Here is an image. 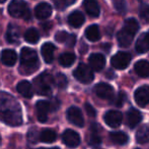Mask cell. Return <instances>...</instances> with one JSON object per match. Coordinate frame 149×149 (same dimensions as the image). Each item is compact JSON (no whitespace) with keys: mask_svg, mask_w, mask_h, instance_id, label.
<instances>
[{"mask_svg":"<svg viewBox=\"0 0 149 149\" xmlns=\"http://www.w3.org/2000/svg\"><path fill=\"white\" fill-rule=\"evenodd\" d=\"M0 121L12 127L22 124V112L18 101L6 92H0Z\"/></svg>","mask_w":149,"mask_h":149,"instance_id":"6da1fadb","label":"cell"},{"mask_svg":"<svg viewBox=\"0 0 149 149\" xmlns=\"http://www.w3.org/2000/svg\"><path fill=\"white\" fill-rule=\"evenodd\" d=\"M40 68V61L38 54L35 50L24 47L20 52L19 72L22 75H31Z\"/></svg>","mask_w":149,"mask_h":149,"instance_id":"7a4b0ae2","label":"cell"},{"mask_svg":"<svg viewBox=\"0 0 149 149\" xmlns=\"http://www.w3.org/2000/svg\"><path fill=\"white\" fill-rule=\"evenodd\" d=\"M55 84V80L48 73H43L33 80V87L38 94L48 96L52 93V87Z\"/></svg>","mask_w":149,"mask_h":149,"instance_id":"3957f363","label":"cell"},{"mask_svg":"<svg viewBox=\"0 0 149 149\" xmlns=\"http://www.w3.org/2000/svg\"><path fill=\"white\" fill-rule=\"evenodd\" d=\"M8 12L13 18H22L24 20H30L31 11L28 4L20 0H14L8 5Z\"/></svg>","mask_w":149,"mask_h":149,"instance_id":"277c9868","label":"cell"},{"mask_svg":"<svg viewBox=\"0 0 149 149\" xmlns=\"http://www.w3.org/2000/svg\"><path fill=\"white\" fill-rule=\"evenodd\" d=\"M73 75H74L75 79L83 84H89L93 80V72H92L91 68L84 64H79L75 68Z\"/></svg>","mask_w":149,"mask_h":149,"instance_id":"5b68a950","label":"cell"},{"mask_svg":"<svg viewBox=\"0 0 149 149\" xmlns=\"http://www.w3.org/2000/svg\"><path fill=\"white\" fill-rule=\"evenodd\" d=\"M131 61V55L127 52H118L111 59V64L117 70H124L129 66Z\"/></svg>","mask_w":149,"mask_h":149,"instance_id":"8992f818","label":"cell"},{"mask_svg":"<svg viewBox=\"0 0 149 149\" xmlns=\"http://www.w3.org/2000/svg\"><path fill=\"white\" fill-rule=\"evenodd\" d=\"M67 119L71 124L77 126V127H83L84 126V119L81 110L76 106H71L67 110Z\"/></svg>","mask_w":149,"mask_h":149,"instance_id":"52a82bcc","label":"cell"},{"mask_svg":"<svg viewBox=\"0 0 149 149\" xmlns=\"http://www.w3.org/2000/svg\"><path fill=\"white\" fill-rule=\"evenodd\" d=\"M95 94L102 99L111 100L114 97V89L111 85L107 83H100L94 88Z\"/></svg>","mask_w":149,"mask_h":149,"instance_id":"ba28073f","label":"cell"},{"mask_svg":"<svg viewBox=\"0 0 149 149\" xmlns=\"http://www.w3.org/2000/svg\"><path fill=\"white\" fill-rule=\"evenodd\" d=\"M62 140L64 142L65 145H67L68 147L74 148L80 144V137L79 135L73 130H66L62 135Z\"/></svg>","mask_w":149,"mask_h":149,"instance_id":"9c48e42d","label":"cell"},{"mask_svg":"<svg viewBox=\"0 0 149 149\" xmlns=\"http://www.w3.org/2000/svg\"><path fill=\"white\" fill-rule=\"evenodd\" d=\"M135 101L138 105L146 106L149 104V86H142L135 92Z\"/></svg>","mask_w":149,"mask_h":149,"instance_id":"30bf717a","label":"cell"},{"mask_svg":"<svg viewBox=\"0 0 149 149\" xmlns=\"http://www.w3.org/2000/svg\"><path fill=\"white\" fill-rule=\"evenodd\" d=\"M104 119L107 125L110 126L111 128H117L122 124L123 117H122L121 112H117V110H110V112H106Z\"/></svg>","mask_w":149,"mask_h":149,"instance_id":"8fae6325","label":"cell"},{"mask_svg":"<svg viewBox=\"0 0 149 149\" xmlns=\"http://www.w3.org/2000/svg\"><path fill=\"white\" fill-rule=\"evenodd\" d=\"M37 112H38V119L41 123H45L48 119V112H51L50 107V102L46 100H40L37 102Z\"/></svg>","mask_w":149,"mask_h":149,"instance_id":"7c38bea8","label":"cell"},{"mask_svg":"<svg viewBox=\"0 0 149 149\" xmlns=\"http://www.w3.org/2000/svg\"><path fill=\"white\" fill-rule=\"evenodd\" d=\"M35 14L39 20H47L52 14L51 5L46 3V2H42V3L38 4L35 8Z\"/></svg>","mask_w":149,"mask_h":149,"instance_id":"4fadbf2b","label":"cell"},{"mask_svg":"<svg viewBox=\"0 0 149 149\" xmlns=\"http://www.w3.org/2000/svg\"><path fill=\"white\" fill-rule=\"evenodd\" d=\"M89 66L94 71H102L106 66V58L102 54L93 53L89 56Z\"/></svg>","mask_w":149,"mask_h":149,"instance_id":"5bb4252c","label":"cell"},{"mask_svg":"<svg viewBox=\"0 0 149 149\" xmlns=\"http://www.w3.org/2000/svg\"><path fill=\"white\" fill-rule=\"evenodd\" d=\"M17 59V55H16L15 51L12 49H4L1 52V61L3 62L5 66H12L16 62Z\"/></svg>","mask_w":149,"mask_h":149,"instance_id":"9a60e30c","label":"cell"},{"mask_svg":"<svg viewBox=\"0 0 149 149\" xmlns=\"http://www.w3.org/2000/svg\"><path fill=\"white\" fill-rule=\"evenodd\" d=\"M56 47L52 43H45L41 48V53L47 64H51L54 59V52Z\"/></svg>","mask_w":149,"mask_h":149,"instance_id":"2e32d148","label":"cell"},{"mask_svg":"<svg viewBox=\"0 0 149 149\" xmlns=\"http://www.w3.org/2000/svg\"><path fill=\"white\" fill-rule=\"evenodd\" d=\"M136 51L138 53H145L149 51V31L139 37L136 42Z\"/></svg>","mask_w":149,"mask_h":149,"instance_id":"e0dca14e","label":"cell"},{"mask_svg":"<svg viewBox=\"0 0 149 149\" xmlns=\"http://www.w3.org/2000/svg\"><path fill=\"white\" fill-rule=\"evenodd\" d=\"M16 89H17L18 93L22 94V95L26 98H31L33 95V86H31V84L28 81H20L19 83L17 84V86H16Z\"/></svg>","mask_w":149,"mask_h":149,"instance_id":"ac0fdd59","label":"cell"},{"mask_svg":"<svg viewBox=\"0 0 149 149\" xmlns=\"http://www.w3.org/2000/svg\"><path fill=\"white\" fill-rule=\"evenodd\" d=\"M20 37V30L16 25L10 24L8 26L7 32H6V40L9 43H17L18 39Z\"/></svg>","mask_w":149,"mask_h":149,"instance_id":"d6986e66","label":"cell"},{"mask_svg":"<svg viewBox=\"0 0 149 149\" xmlns=\"http://www.w3.org/2000/svg\"><path fill=\"white\" fill-rule=\"evenodd\" d=\"M142 114L135 108L130 109L127 113V125L130 128H134L141 121Z\"/></svg>","mask_w":149,"mask_h":149,"instance_id":"ffe728a7","label":"cell"},{"mask_svg":"<svg viewBox=\"0 0 149 149\" xmlns=\"http://www.w3.org/2000/svg\"><path fill=\"white\" fill-rule=\"evenodd\" d=\"M85 20V18L80 11H73L72 13L69 14L68 23L73 28H80Z\"/></svg>","mask_w":149,"mask_h":149,"instance_id":"44dd1931","label":"cell"},{"mask_svg":"<svg viewBox=\"0 0 149 149\" xmlns=\"http://www.w3.org/2000/svg\"><path fill=\"white\" fill-rule=\"evenodd\" d=\"M135 72L139 77L147 78L149 77V62L147 60H139L135 64Z\"/></svg>","mask_w":149,"mask_h":149,"instance_id":"7402d4cb","label":"cell"},{"mask_svg":"<svg viewBox=\"0 0 149 149\" xmlns=\"http://www.w3.org/2000/svg\"><path fill=\"white\" fill-rule=\"evenodd\" d=\"M83 5H84V8H85V10H86V12L90 16H92V18H97V16H100V6H98V4L96 3L95 1H93V0H86V1H84Z\"/></svg>","mask_w":149,"mask_h":149,"instance_id":"603a6c76","label":"cell"},{"mask_svg":"<svg viewBox=\"0 0 149 149\" xmlns=\"http://www.w3.org/2000/svg\"><path fill=\"white\" fill-rule=\"evenodd\" d=\"M133 35L128 33L127 31H125L124 29H122L121 31H119L117 38H118L119 45L121 47H128L130 44L132 43V40H133Z\"/></svg>","mask_w":149,"mask_h":149,"instance_id":"cb8c5ba5","label":"cell"},{"mask_svg":"<svg viewBox=\"0 0 149 149\" xmlns=\"http://www.w3.org/2000/svg\"><path fill=\"white\" fill-rule=\"evenodd\" d=\"M57 138L55 131L52 129H44L40 133V140L44 143H53Z\"/></svg>","mask_w":149,"mask_h":149,"instance_id":"d4e9b609","label":"cell"},{"mask_svg":"<svg viewBox=\"0 0 149 149\" xmlns=\"http://www.w3.org/2000/svg\"><path fill=\"white\" fill-rule=\"evenodd\" d=\"M85 37L89 40V41L95 42L97 40H100V29L96 25H91L88 28L85 30Z\"/></svg>","mask_w":149,"mask_h":149,"instance_id":"484cf974","label":"cell"},{"mask_svg":"<svg viewBox=\"0 0 149 149\" xmlns=\"http://www.w3.org/2000/svg\"><path fill=\"white\" fill-rule=\"evenodd\" d=\"M110 138L112 140V142L118 144V145H124L129 140L128 135L124 133V132H112L110 134Z\"/></svg>","mask_w":149,"mask_h":149,"instance_id":"4316f807","label":"cell"},{"mask_svg":"<svg viewBox=\"0 0 149 149\" xmlns=\"http://www.w3.org/2000/svg\"><path fill=\"white\" fill-rule=\"evenodd\" d=\"M136 140L138 143L145 144L149 142V127L148 126H142L136 133Z\"/></svg>","mask_w":149,"mask_h":149,"instance_id":"83f0119b","label":"cell"},{"mask_svg":"<svg viewBox=\"0 0 149 149\" xmlns=\"http://www.w3.org/2000/svg\"><path fill=\"white\" fill-rule=\"evenodd\" d=\"M124 30L127 31L128 33L132 34L133 36H135V34L138 32L139 30V25H138V22L134 18H128L126 20L125 24H124Z\"/></svg>","mask_w":149,"mask_h":149,"instance_id":"f1b7e54d","label":"cell"},{"mask_svg":"<svg viewBox=\"0 0 149 149\" xmlns=\"http://www.w3.org/2000/svg\"><path fill=\"white\" fill-rule=\"evenodd\" d=\"M75 61V55L70 52H66L63 53L59 57V64L64 68H68V66H72L73 62Z\"/></svg>","mask_w":149,"mask_h":149,"instance_id":"f546056e","label":"cell"},{"mask_svg":"<svg viewBox=\"0 0 149 149\" xmlns=\"http://www.w3.org/2000/svg\"><path fill=\"white\" fill-rule=\"evenodd\" d=\"M40 39V34L36 29L31 28L24 33V40H26L28 43L31 44H36Z\"/></svg>","mask_w":149,"mask_h":149,"instance_id":"4dcf8cb0","label":"cell"},{"mask_svg":"<svg viewBox=\"0 0 149 149\" xmlns=\"http://www.w3.org/2000/svg\"><path fill=\"white\" fill-rule=\"evenodd\" d=\"M54 80H55V84L59 88H65L67 86V84H68V81H67L66 76L61 74V73L56 75L55 78H54Z\"/></svg>","mask_w":149,"mask_h":149,"instance_id":"1f68e13d","label":"cell"},{"mask_svg":"<svg viewBox=\"0 0 149 149\" xmlns=\"http://www.w3.org/2000/svg\"><path fill=\"white\" fill-rule=\"evenodd\" d=\"M69 35L67 34V32L65 31H60L57 34L55 35V40L59 43H64V42H67V39H68Z\"/></svg>","mask_w":149,"mask_h":149,"instance_id":"d6a6232c","label":"cell"},{"mask_svg":"<svg viewBox=\"0 0 149 149\" xmlns=\"http://www.w3.org/2000/svg\"><path fill=\"white\" fill-rule=\"evenodd\" d=\"M100 142H102V139H100L97 132H92L91 137H90V140H89V144L95 146V145H100Z\"/></svg>","mask_w":149,"mask_h":149,"instance_id":"836d02e7","label":"cell"},{"mask_svg":"<svg viewBox=\"0 0 149 149\" xmlns=\"http://www.w3.org/2000/svg\"><path fill=\"white\" fill-rule=\"evenodd\" d=\"M125 100H126V94L123 93V92H120L118 96L116 97V99L114 100V103L117 106H122L124 102H125Z\"/></svg>","mask_w":149,"mask_h":149,"instance_id":"e575fe53","label":"cell"},{"mask_svg":"<svg viewBox=\"0 0 149 149\" xmlns=\"http://www.w3.org/2000/svg\"><path fill=\"white\" fill-rule=\"evenodd\" d=\"M114 5H115V8L118 10L120 13L126 12V3L124 1H115Z\"/></svg>","mask_w":149,"mask_h":149,"instance_id":"d590c367","label":"cell"},{"mask_svg":"<svg viewBox=\"0 0 149 149\" xmlns=\"http://www.w3.org/2000/svg\"><path fill=\"white\" fill-rule=\"evenodd\" d=\"M74 1H66V0H57L55 1V5L57 6L58 9H64L66 6L72 4Z\"/></svg>","mask_w":149,"mask_h":149,"instance_id":"8d00e7d4","label":"cell"},{"mask_svg":"<svg viewBox=\"0 0 149 149\" xmlns=\"http://www.w3.org/2000/svg\"><path fill=\"white\" fill-rule=\"evenodd\" d=\"M140 16H142V18H144L145 20L149 22V6H142L140 9Z\"/></svg>","mask_w":149,"mask_h":149,"instance_id":"74e56055","label":"cell"},{"mask_svg":"<svg viewBox=\"0 0 149 149\" xmlns=\"http://www.w3.org/2000/svg\"><path fill=\"white\" fill-rule=\"evenodd\" d=\"M39 138H40V135L37 134V131H36L35 128L30 130V132H29V140H30V141H31L33 143H36V142H37L36 139H39Z\"/></svg>","mask_w":149,"mask_h":149,"instance_id":"f35d334b","label":"cell"},{"mask_svg":"<svg viewBox=\"0 0 149 149\" xmlns=\"http://www.w3.org/2000/svg\"><path fill=\"white\" fill-rule=\"evenodd\" d=\"M60 106V101L57 98H54L50 101V107H51V112H55L59 108Z\"/></svg>","mask_w":149,"mask_h":149,"instance_id":"ab89813d","label":"cell"},{"mask_svg":"<svg viewBox=\"0 0 149 149\" xmlns=\"http://www.w3.org/2000/svg\"><path fill=\"white\" fill-rule=\"evenodd\" d=\"M85 110H86L87 114H88L89 117H95V115H96V112H95V109H94V108L92 107V106L90 105L89 103H86V104H85Z\"/></svg>","mask_w":149,"mask_h":149,"instance_id":"60d3db41","label":"cell"},{"mask_svg":"<svg viewBox=\"0 0 149 149\" xmlns=\"http://www.w3.org/2000/svg\"><path fill=\"white\" fill-rule=\"evenodd\" d=\"M75 42H76V37H75V35H69L68 39H67V46H69V47H73V46L75 45Z\"/></svg>","mask_w":149,"mask_h":149,"instance_id":"b9f144b4","label":"cell"},{"mask_svg":"<svg viewBox=\"0 0 149 149\" xmlns=\"http://www.w3.org/2000/svg\"><path fill=\"white\" fill-rule=\"evenodd\" d=\"M42 27H43V29L45 31H48L52 28V23H45V24L42 25Z\"/></svg>","mask_w":149,"mask_h":149,"instance_id":"7bdbcfd3","label":"cell"},{"mask_svg":"<svg viewBox=\"0 0 149 149\" xmlns=\"http://www.w3.org/2000/svg\"><path fill=\"white\" fill-rule=\"evenodd\" d=\"M106 76H107V78H109V79H114L115 78V74L113 71H108Z\"/></svg>","mask_w":149,"mask_h":149,"instance_id":"ee69618b","label":"cell"},{"mask_svg":"<svg viewBox=\"0 0 149 149\" xmlns=\"http://www.w3.org/2000/svg\"><path fill=\"white\" fill-rule=\"evenodd\" d=\"M5 1H2V0H0V3H4Z\"/></svg>","mask_w":149,"mask_h":149,"instance_id":"f6af8a7d","label":"cell"},{"mask_svg":"<svg viewBox=\"0 0 149 149\" xmlns=\"http://www.w3.org/2000/svg\"><path fill=\"white\" fill-rule=\"evenodd\" d=\"M53 149H59V148H58V147H55V148H53Z\"/></svg>","mask_w":149,"mask_h":149,"instance_id":"bcb514c9","label":"cell"},{"mask_svg":"<svg viewBox=\"0 0 149 149\" xmlns=\"http://www.w3.org/2000/svg\"><path fill=\"white\" fill-rule=\"evenodd\" d=\"M39 149H46V148H39Z\"/></svg>","mask_w":149,"mask_h":149,"instance_id":"7dc6e473","label":"cell"},{"mask_svg":"<svg viewBox=\"0 0 149 149\" xmlns=\"http://www.w3.org/2000/svg\"><path fill=\"white\" fill-rule=\"evenodd\" d=\"M0 142H1V137H0Z\"/></svg>","mask_w":149,"mask_h":149,"instance_id":"c3c4849f","label":"cell"},{"mask_svg":"<svg viewBox=\"0 0 149 149\" xmlns=\"http://www.w3.org/2000/svg\"><path fill=\"white\" fill-rule=\"evenodd\" d=\"M137 149H138V148H137Z\"/></svg>","mask_w":149,"mask_h":149,"instance_id":"681fc988","label":"cell"}]
</instances>
